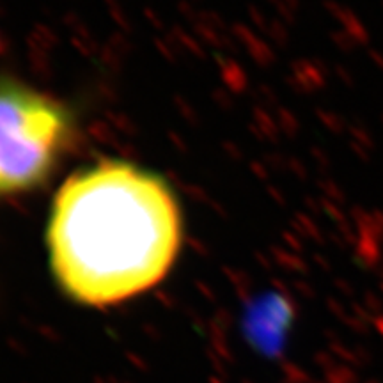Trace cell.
<instances>
[{"label": "cell", "mask_w": 383, "mask_h": 383, "mask_svg": "<svg viewBox=\"0 0 383 383\" xmlns=\"http://www.w3.org/2000/svg\"><path fill=\"white\" fill-rule=\"evenodd\" d=\"M183 221L167 183L127 162H102L64 181L46 229L50 266L71 300L106 307L163 281Z\"/></svg>", "instance_id": "1"}, {"label": "cell", "mask_w": 383, "mask_h": 383, "mask_svg": "<svg viewBox=\"0 0 383 383\" xmlns=\"http://www.w3.org/2000/svg\"><path fill=\"white\" fill-rule=\"evenodd\" d=\"M73 139L75 118L64 103L0 78V197L46 183Z\"/></svg>", "instance_id": "2"}]
</instances>
